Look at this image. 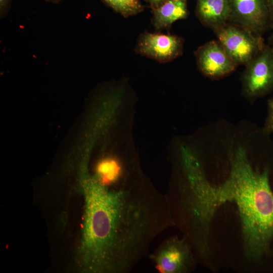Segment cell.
Instances as JSON below:
<instances>
[{"label": "cell", "mask_w": 273, "mask_h": 273, "mask_svg": "<svg viewBox=\"0 0 273 273\" xmlns=\"http://www.w3.org/2000/svg\"><path fill=\"white\" fill-rule=\"evenodd\" d=\"M201 200L214 213L226 202L237 207L246 256L258 271L273 272V168H254L245 149L239 147L231 161L227 179L216 186L206 181Z\"/></svg>", "instance_id": "6da1fadb"}, {"label": "cell", "mask_w": 273, "mask_h": 273, "mask_svg": "<svg viewBox=\"0 0 273 273\" xmlns=\"http://www.w3.org/2000/svg\"><path fill=\"white\" fill-rule=\"evenodd\" d=\"M149 257L159 273L190 272L195 269L197 260L191 244L184 236L166 239Z\"/></svg>", "instance_id": "7a4b0ae2"}, {"label": "cell", "mask_w": 273, "mask_h": 273, "mask_svg": "<svg viewBox=\"0 0 273 273\" xmlns=\"http://www.w3.org/2000/svg\"><path fill=\"white\" fill-rule=\"evenodd\" d=\"M214 32L218 41L237 65L247 64L265 46L261 35L230 22Z\"/></svg>", "instance_id": "3957f363"}, {"label": "cell", "mask_w": 273, "mask_h": 273, "mask_svg": "<svg viewBox=\"0 0 273 273\" xmlns=\"http://www.w3.org/2000/svg\"><path fill=\"white\" fill-rule=\"evenodd\" d=\"M242 81L243 94L251 100L273 91V53L270 47L265 46L246 65Z\"/></svg>", "instance_id": "277c9868"}, {"label": "cell", "mask_w": 273, "mask_h": 273, "mask_svg": "<svg viewBox=\"0 0 273 273\" xmlns=\"http://www.w3.org/2000/svg\"><path fill=\"white\" fill-rule=\"evenodd\" d=\"M229 22L244 27L259 35L273 27L267 0H229Z\"/></svg>", "instance_id": "5b68a950"}, {"label": "cell", "mask_w": 273, "mask_h": 273, "mask_svg": "<svg viewBox=\"0 0 273 273\" xmlns=\"http://www.w3.org/2000/svg\"><path fill=\"white\" fill-rule=\"evenodd\" d=\"M182 38L170 33L145 31L137 40L135 52L161 63L170 62L183 54Z\"/></svg>", "instance_id": "8992f818"}, {"label": "cell", "mask_w": 273, "mask_h": 273, "mask_svg": "<svg viewBox=\"0 0 273 273\" xmlns=\"http://www.w3.org/2000/svg\"><path fill=\"white\" fill-rule=\"evenodd\" d=\"M195 54L199 69L211 78L225 76L234 71L238 66L218 41L205 43L197 49Z\"/></svg>", "instance_id": "52a82bcc"}, {"label": "cell", "mask_w": 273, "mask_h": 273, "mask_svg": "<svg viewBox=\"0 0 273 273\" xmlns=\"http://www.w3.org/2000/svg\"><path fill=\"white\" fill-rule=\"evenodd\" d=\"M196 15L205 26L214 31L229 22V0H197Z\"/></svg>", "instance_id": "ba28073f"}, {"label": "cell", "mask_w": 273, "mask_h": 273, "mask_svg": "<svg viewBox=\"0 0 273 273\" xmlns=\"http://www.w3.org/2000/svg\"><path fill=\"white\" fill-rule=\"evenodd\" d=\"M151 9L152 23L157 30L169 29L174 22L186 19L189 15L187 0H166Z\"/></svg>", "instance_id": "9c48e42d"}, {"label": "cell", "mask_w": 273, "mask_h": 273, "mask_svg": "<svg viewBox=\"0 0 273 273\" xmlns=\"http://www.w3.org/2000/svg\"><path fill=\"white\" fill-rule=\"evenodd\" d=\"M127 169L124 161L115 156H108L97 163L96 177L101 183L108 184L117 180Z\"/></svg>", "instance_id": "30bf717a"}, {"label": "cell", "mask_w": 273, "mask_h": 273, "mask_svg": "<svg viewBox=\"0 0 273 273\" xmlns=\"http://www.w3.org/2000/svg\"><path fill=\"white\" fill-rule=\"evenodd\" d=\"M108 7L125 18L137 15L144 10L141 0H102Z\"/></svg>", "instance_id": "8fae6325"}, {"label": "cell", "mask_w": 273, "mask_h": 273, "mask_svg": "<svg viewBox=\"0 0 273 273\" xmlns=\"http://www.w3.org/2000/svg\"><path fill=\"white\" fill-rule=\"evenodd\" d=\"M262 131L264 134H273V97L267 102V114Z\"/></svg>", "instance_id": "7c38bea8"}, {"label": "cell", "mask_w": 273, "mask_h": 273, "mask_svg": "<svg viewBox=\"0 0 273 273\" xmlns=\"http://www.w3.org/2000/svg\"><path fill=\"white\" fill-rule=\"evenodd\" d=\"M12 0H0V17L3 19L9 12Z\"/></svg>", "instance_id": "4fadbf2b"}, {"label": "cell", "mask_w": 273, "mask_h": 273, "mask_svg": "<svg viewBox=\"0 0 273 273\" xmlns=\"http://www.w3.org/2000/svg\"><path fill=\"white\" fill-rule=\"evenodd\" d=\"M144 1H145L148 4H149L151 8L153 9L160 6L166 0H144Z\"/></svg>", "instance_id": "5bb4252c"}, {"label": "cell", "mask_w": 273, "mask_h": 273, "mask_svg": "<svg viewBox=\"0 0 273 273\" xmlns=\"http://www.w3.org/2000/svg\"><path fill=\"white\" fill-rule=\"evenodd\" d=\"M273 20V0H267Z\"/></svg>", "instance_id": "9a60e30c"}, {"label": "cell", "mask_w": 273, "mask_h": 273, "mask_svg": "<svg viewBox=\"0 0 273 273\" xmlns=\"http://www.w3.org/2000/svg\"><path fill=\"white\" fill-rule=\"evenodd\" d=\"M46 2L53 3H59L62 0H45Z\"/></svg>", "instance_id": "2e32d148"}, {"label": "cell", "mask_w": 273, "mask_h": 273, "mask_svg": "<svg viewBox=\"0 0 273 273\" xmlns=\"http://www.w3.org/2000/svg\"><path fill=\"white\" fill-rule=\"evenodd\" d=\"M271 50L273 53V32L271 36V47H270Z\"/></svg>", "instance_id": "e0dca14e"}]
</instances>
